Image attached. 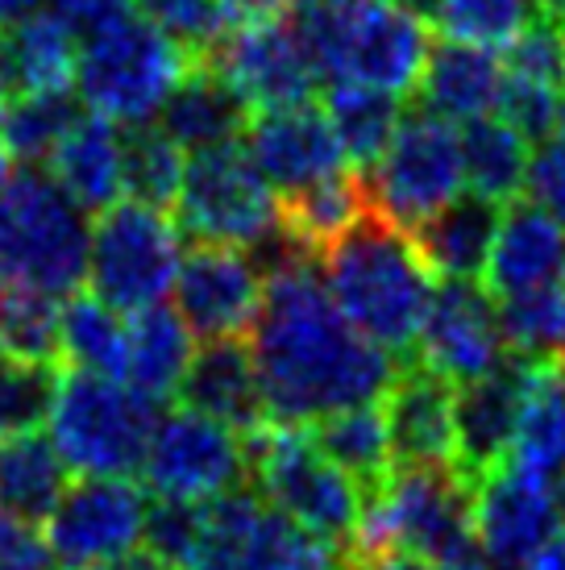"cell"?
I'll list each match as a JSON object with an SVG mask.
<instances>
[{
    "label": "cell",
    "mask_w": 565,
    "mask_h": 570,
    "mask_svg": "<svg viewBox=\"0 0 565 570\" xmlns=\"http://www.w3.org/2000/svg\"><path fill=\"white\" fill-rule=\"evenodd\" d=\"M250 358L267 416L279 425H316L333 412L375 404L404 366L341 317L313 254L287 238L270 246L267 292L250 325Z\"/></svg>",
    "instance_id": "cell-1"
},
{
    "label": "cell",
    "mask_w": 565,
    "mask_h": 570,
    "mask_svg": "<svg viewBox=\"0 0 565 570\" xmlns=\"http://www.w3.org/2000/svg\"><path fill=\"white\" fill-rule=\"evenodd\" d=\"M320 263H325V287L341 308V317L399 363L416 358V337L428 301L437 292V275L416 250L408 229L387 222L378 208H366L320 254Z\"/></svg>",
    "instance_id": "cell-2"
},
{
    "label": "cell",
    "mask_w": 565,
    "mask_h": 570,
    "mask_svg": "<svg viewBox=\"0 0 565 570\" xmlns=\"http://www.w3.org/2000/svg\"><path fill=\"white\" fill-rule=\"evenodd\" d=\"M296 33L333 83L408 96L428 63L424 21L395 0H296Z\"/></svg>",
    "instance_id": "cell-3"
},
{
    "label": "cell",
    "mask_w": 565,
    "mask_h": 570,
    "mask_svg": "<svg viewBox=\"0 0 565 570\" xmlns=\"http://www.w3.org/2000/svg\"><path fill=\"white\" fill-rule=\"evenodd\" d=\"M474 538V483L454 462L391 466L378 488L366 491L358 538L346 570L387 554H416L428 567L454 546Z\"/></svg>",
    "instance_id": "cell-4"
},
{
    "label": "cell",
    "mask_w": 565,
    "mask_h": 570,
    "mask_svg": "<svg viewBox=\"0 0 565 570\" xmlns=\"http://www.w3.org/2000/svg\"><path fill=\"white\" fill-rule=\"evenodd\" d=\"M246 450H250V479L262 491V500L320 541H329L346 562L349 546L358 538L366 491L337 462L320 454L308 425L267 421L246 438Z\"/></svg>",
    "instance_id": "cell-5"
},
{
    "label": "cell",
    "mask_w": 565,
    "mask_h": 570,
    "mask_svg": "<svg viewBox=\"0 0 565 570\" xmlns=\"http://www.w3.org/2000/svg\"><path fill=\"white\" fill-rule=\"evenodd\" d=\"M158 425V400L141 396L117 375L71 371L50 404V442L67 471L83 479H129L141 471Z\"/></svg>",
    "instance_id": "cell-6"
},
{
    "label": "cell",
    "mask_w": 565,
    "mask_h": 570,
    "mask_svg": "<svg viewBox=\"0 0 565 570\" xmlns=\"http://www.w3.org/2000/svg\"><path fill=\"white\" fill-rule=\"evenodd\" d=\"M88 222L50 171H21L0 191V279L71 296L88 275Z\"/></svg>",
    "instance_id": "cell-7"
},
{
    "label": "cell",
    "mask_w": 565,
    "mask_h": 570,
    "mask_svg": "<svg viewBox=\"0 0 565 570\" xmlns=\"http://www.w3.org/2000/svg\"><path fill=\"white\" fill-rule=\"evenodd\" d=\"M196 59L138 13L79 42L76 88L88 109L117 126H150Z\"/></svg>",
    "instance_id": "cell-8"
},
{
    "label": "cell",
    "mask_w": 565,
    "mask_h": 570,
    "mask_svg": "<svg viewBox=\"0 0 565 570\" xmlns=\"http://www.w3.org/2000/svg\"><path fill=\"white\" fill-rule=\"evenodd\" d=\"M184 267L179 225L155 205L117 200L96 217L88 234V284L117 313L155 308L175 292V275Z\"/></svg>",
    "instance_id": "cell-9"
},
{
    "label": "cell",
    "mask_w": 565,
    "mask_h": 570,
    "mask_svg": "<svg viewBox=\"0 0 565 570\" xmlns=\"http://www.w3.org/2000/svg\"><path fill=\"white\" fill-rule=\"evenodd\" d=\"M175 208L179 225L205 246L270 250L282 238L279 191L237 142L191 155Z\"/></svg>",
    "instance_id": "cell-10"
},
{
    "label": "cell",
    "mask_w": 565,
    "mask_h": 570,
    "mask_svg": "<svg viewBox=\"0 0 565 570\" xmlns=\"http://www.w3.org/2000/svg\"><path fill=\"white\" fill-rule=\"evenodd\" d=\"M184 570H346V562L254 491H229L200 504V533Z\"/></svg>",
    "instance_id": "cell-11"
},
{
    "label": "cell",
    "mask_w": 565,
    "mask_h": 570,
    "mask_svg": "<svg viewBox=\"0 0 565 570\" xmlns=\"http://www.w3.org/2000/svg\"><path fill=\"white\" fill-rule=\"evenodd\" d=\"M466 184V163H462V134L449 117L420 109L404 112L395 129L387 155L366 171V196L370 208H378L387 222L416 229L440 208L457 200Z\"/></svg>",
    "instance_id": "cell-12"
},
{
    "label": "cell",
    "mask_w": 565,
    "mask_h": 570,
    "mask_svg": "<svg viewBox=\"0 0 565 570\" xmlns=\"http://www.w3.org/2000/svg\"><path fill=\"white\" fill-rule=\"evenodd\" d=\"M141 475L158 500L208 504L237 491V483L250 475V450L237 429L196 409H179L158 416L155 438L141 459Z\"/></svg>",
    "instance_id": "cell-13"
},
{
    "label": "cell",
    "mask_w": 565,
    "mask_h": 570,
    "mask_svg": "<svg viewBox=\"0 0 565 570\" xmlns=\"http://www.w3.org/2000/svg\"><path fill=\"white\" fill-rule=\"evenodd\" d=\"M146 491L129 479H83L47 517V550L63 567L126 562L146 541Z\"/></svg>",
    "instance_id": "cell-14"
},
{
    "label": "cell",
    "mask_w": 565,
    "mask_h": 570,
    "mask_svg": "<svg viewBox=\"0 0 565 570\" xmlns=\"http://www.w3.org/2000/svg\"><path fill=\"white\" fill-rule=\"evenodd\" d=\"M557 488L503 459L474 483V538L499 570H519L557 533Z\"/></svg>",
    "instance_id": "cell-15"
},
{
    "label": "cell",
    "mask_w": 565,
    "mask_h": 570,
    "mask_svg": "<svg viewBox=\"0 0 565 570\" xmlns=\"http://www.w3.org/2000/svg\"><path fill=\"white\" fill-rule=\"evenodd\" d=\"M267 275L258 271L250 250L234 246H196L184 254V267L175 275V313L188 321V330L205 342L241 337L262 308Z\"/></svg>",
    "instance_id": "cell-16"
},
{
    "label": "cell",
    "mask_w": 565,
    "mask_h": 570,
    "mask_svg": "<svg viewBox=\"0 0 565 570\" xmlns=\"http://www.w3.org/2000/svg\"><path fill=\"white\" fill-rule=\"evenodd\" d=\"M503 354L507 342L487 287L474 279H440L416 337V363L433 366L449 383H470L487 375Z\"/></svg>",
    "instance_id": "cell-17"
},
{
    "label": "cell",
    "mask_w": 565,
    "mask_h": 570,
    "mask_svg": "<svg viewBox=\"0 0 565 570\" xmlns=\"http://www.w3.org/2000/svg\"><path fill=\"white\" fill-rule=\"evenodd\" d=\"M533 363V354L507 350L487 375L462 383V392L454 396V466L470 483H478L512 454Z\"/></svg>",
    "instance_id": "cell-18"
},
{
    "label": "cell",
    "mask_w": 565,
    "mask_h": 570,
    "mask_svg": "<svg viewBox=\"0 0 565 570\" xmlns=\"http://www.w3.org/2000/svg\"><path fill=\"white\" fill-rule=\"evenodd\" d=\"M241 138L254 167L279 196H291L349 167L329 112L316 109L313 100L287 105V109H262L258 117H250Z\"/></svg>",
    "instance_id": "cell-19"
},
{
    "label": "cell",
    "mask_w": 565,
    "mask_h": 570,
    "mask_svg": "<svg viewBox=\"0 0 565 570\" xmlns=\"http://www.w3.org/2000/svg\"><path fill=\"white\" fill-rule=\"evenodd\" d=\"M250 109H287L313 100L320 67L291 26L229 33L208 59Z\"/></svg>",
    "instance_id": "cell-20"
},
{
    "label": "cell",
    "mask_w": 565,
    "mask_h": 570,
    "mask_svg": "<svg viewBox=\"0 0 565 570\" xmlns=\"http://www.w3.org/2000/svg\"><path fill=\"white\" fill-rule=\"evenodd\" d=\"M565 279V225L536 200H507L490 242L483 287L490 301H516Z\"/></svg>",
    "instance_id": "cell-21"
},
{
    "label": "cell",
    "mask_w": 565,
    "mask_h": 570,
    "mask_svg": "<svg viewBox=\"0 0 565 570\" xmlns=\"http://www.w3.org/2000/svg\"><path fill=\"white\" fill-rule=\"evenodd\" d=\"M454 383L433 366H399L391 387L383 392V421L391 438V466L454 462Z\"/></svg>",
    "instance_id": "cell-22"
},
{
    "label": "cell",
    "mask_w": 565,
    "mask_h": 570,
    "mask_svg": "<svg viewBox=\"0 0 565 570\" xmlns=\"http://www.w3.org/2000/svg\"><path fill=\"white\" fill-rule=\"evenodd\" d=\"M47 163L50 179L83 213H105L126 196V134L100 112H79Z\"/></svg>",
    "instance_id": "cell-23"
},
{
    "label": "cell",
    "mask_w": 565,
    "mask_h": 570,
    "mask_svg": "<svg viewBox=\"0 0 565 570\" xmlns=\"http://www.w3.org/2000/svg\"><path fill=\"white\" fill-rule=\"evenodd\" d=\"M179 396H184L188 409L205 412V416H212L220 425L237 429L241 438L258 433L270 421L250 346H241V337L208 342L205 350H196Z\"/></svg>",
    "instance_id": "cell-24"
},
{
    "label": "cell",
    "mask_w": 565,
    "mask_h": 570,
    "mask_svg": "<svg viewBox=\"0 0 565 570\" xmlns=\"http://www.w3.org/2000/svg\"><path fill=\"white\" fill-rule=\"evenodd\" d=\"M420 105L428 112H440L449 121H474L487 117L499 105L503 92V63L499 55L474 42L440 38L428 47V63L416 83Z\"/></svg>",
    "instance_id": "cell-25"
},
{
    "label": "cell",
    "mask_w": 565,
    "mask_h": 570,
    "mask_svg": "<svg viewBox=\"0 0 565 570\" xmlns=\"http://www.w3.org/2000/svg\"><path fill=\"white\" fill-rule=\"evenodd\" d=\"M162 134L179 150H212V146L237 142L250 126V105L234 92V83L212 63H196L184 83L162 105Z\"/></svg>",
    "instance_id": "cell-26"
},
{
    "label": "cell",
    "mask_w": 565,
    "mask_h": 570,
    "mask_svg": "<svg viewBox=\"0 0 565 570\" xmlns=\"http://www.w3.org/2000/svg\"><path fill=\"white\" fill-rule=\"evenodd\" d=\"M79 67V38L54 13H33L0 38V80L9 96L71 92Z\"/></svg>",
    "instance_id": "cell-27"
},
{
    "label": "cell",
    "mask_w": 565,
    "mask_h": 570,
    "mask_svg": "<svg viewBox=\"0 0 565 570\" xmlns=\"http://www.w3.org/2000/svg\"><path fill=\"white\" fill-rule=\"evenodd\" d=\"M196 358V333L175 308H141L126 321V366L121 380L150 400H171Z\"/></svg>",
    "instance_id": "cell-28"
},
{
    "label": "cell",
    "mask_w": 565,
    "mask_h": 570,
    "mask_svg": "<svg viewBox=\"0 0 565 570\" xmlns=\"http://www.w3.org/2000/svg\"><path fill=\"white\" fill-rule=\"evenodd\" d=\"M499 222V200H487V196L470 191V196L449 200L437 217L416 225L412 242H416V250L424 254V263L433 267L437 279H478L483 267H487V254Z\"/></svg>",
    "instance_id": "cell-29"
},
{
    "label": "cell",
    "mask_w": 565,
    "mask_h": 570,
    "mask_svg": "<svg viewBox=\"0 0 565 570\" xmlns=\"http://www.w3.org/2000/svg\"><path fill=\"white\" fill-rule=\"evenodd\" d=\"M366 208H370L366 175L346 167V171L329 175L320 184H308V188L291 191V196H279L282 238L291 242L296 250L320 258Z\"/></svg>",
    "instance_id": "cell-30"
},
{
    "label": "cell",
    "mask_w": 565,
    "mask_h": 570,
    "mask_svg": "<svg viewBox=\"0 0 565 570\" xmlns=\"http://www.w3.org/2000/svg\"><path fill=\"white\" fill-rule=\"evenodd\" d=\"M67 491V462L47 433L0 438V512L17 521H47Z\"/></svg>",
    "instance_id": "cell-31"
},
{
    "label": "cell",
    "mask_w": 565,
    "mask_h": 570,
    "mask_svg": "<svg viewBox=\"0 0 565 570\" xmlns=\"http://www.w3.org/2000/svg\"><path fill=\"white\" fill-rule=\"evenodd\" d=\"M512 462L528 466L533 475L565 479V366L562 358H536L533 380L519 404L516 442H512Z\"/></svg>",
    "instance_id": "cell-32"
},
{
    "label": "cell",
    "mask_w": 565,
    "mask_h": 570,
    "mask_svg": "<svg viewBox=\"0 0 565 570\" xmlns=\"http://www.w3.org/2000/svg\"><path fill=\"white\" fill-rule=\"evenodd\" d=\"M325 112L337 129V142L346 150L349 167L366 175L387 155L395 129L404 121V100L391 92H378V88H366V83H329Z\"/></svg>",
    "instance_id": "cell-33"
},
{
    "label": "cell",
    "mask_w": 565,
    "mask_h": 570,
    "mask_svg": "<svg viewBox=\"0 0 565 570\" xmlns=\"http://www.w3.org/2000/svg\"><path fill=\"white\" fill-rule=\"evenodd\" d=\"M59 358L71 371L117 375L126 366V313L96 292H71L59 308Z\"/></svg>",
    "instance_id": "cell-34"
},
{
    "label": "cell",
    "mask_w": 565,
    "mask_h": 570,
    "mask_svg": "<svg viewBox=\"0 0 565 570\" xmlns=\"http://www.w3.org/2000/svg\"><path fill=\"white\" fill-rule=\"evenodd\" d=\"M320 454L333 459L361 491L378 488L391 471V438L383 421V404H358V409L333 412L325 421L308 425Z\"/></svg>",
    "instance_id": "cell-35"
},
{
    "label": "cell",
    "mask_w": 565,
    "mask_h": 570,
    "mask_svg": "<svg viewBox=\"0 0 565 570\" xmlns=\"http://www.w3.org/2000/svg\"><path fill=\"white\" fill-rule=\"evenodd\" d=\"M462 163H466V179L478 196L487 200H516L524 184H528V142L503 117L487 112L474 117L462 129Z\"/></svg>",
    "instance_id": "cell-36"
},
{
    "label": "cell",
    "mask_w": 565,
    "mask_h": 570,
    "mask_svg": "<svg viewBox=\"0 0 565 570\" xmlns=\"http://www.w3.org/2000/svg\"><path fill=\"white\" fill-rule=\"evenodd\" d=\"M59 308L54 296L0 279V350L17 363L59 358Z\"/></svg>",
    "instance_id": "cell-37"
},
{
    "label": "cell",
    "mask_w": 565,
    "mask_h": 570,
    "mask_svg": "<svg viewBox=\"0 0 565 570\" xmlns=\"http://www.w3.org/2000/svg\"><path fill=\"white\" fill-rule=\"evenodd\" d=\"M499 325L507 350L533 354V358H565V279L516 301H503Z\"/></svg>",
    "instance_id": "cell-38"
},
{
    "label": "cell",
    "mask_w": 565,
    "mask_h": 570,
    "mask_svg": "<svg viewBox=\"0 0 565 570\" xmlns=\"http://www.w3.org/2000/svg\"><path fill=\"white\" fill-rule=\"evenodd\" d=\"M79 117L71 92L59 96H9L0 109V138L9 142L13 159H50L54 142Z\"/></svg>",
    "instance_id": "cell-39"
},
{
    "label": "cell",
    "mask_w": 565,
    "mask_h": 570,
    "mask_svg": "<svg viewBox=\"0 0 565 570\" xmlns=\"http://www.w3.org/2000/svg\"><path fill=\"white\" fill-rule=\"evenodd\" d=\"M184 167H188L184 150L162 129L141 126L126 138V191L141 205H175L184 188Z\"/></svg>",
    "instance_id": "cell-40"
},
{
    "label": "cell",
    "mask_w": 565,
    "mask_h": 570,
    "mask_svg": "<svg viewBox=\"0 0 565 570\" xmlns=\"http://www.w3.org/2000/svg\"><path fill=\"white\" fill-rule=\"evenodd\" d=\"M536 0H445L440 30L445 38L474 42V47H512L533 26Z\"/></svg>",
    "instance_id": "cell-41"
},
{
    "label": "cell",
    "mask_w": 565,
    "mask_h": 570,
    "mask_svg": "<svg viewBox=\"0 0 565 570\" xmlns=\"http://www.w3.org/2000/svg\"><path fill=\"white\" fill-rule=\"evenodd\" d=\"M133 4H138L141 21L167 33L191 59H212L220 42L229 38L217 0H133Z\"/></svg>",
    "instance_id": "cell-42"
},
{
    "label": "cell",
    "mask_w": 565,
    "mask_h": 570,
    "mask_svg": "<svg viewBox=\"0 0 565 570\" xmlns=\"http://www.w3.org/2000/svg\"><path fill=\"white\" fill-rule=\"evenodd\" d=\"M59 380L50 363H9L0 366V438L4 433H30L47 425Z\"/></svg>",
    "instance_id": "cell-43"
},
{
    "label": "cell",
    "mask_w": 565,
    "mask_h": 570,
    "mask_svg": "<svg viewBox=\"0 0 565 570\" xmlns=\"http://www.w3.org/2000/svg\"><path fill=\"white\" fill-rule=\"evenodd\" d=\"M557 109H562V92L549 83L519 80L503 71V92L495 105V117H503L516 129L524 142H549V134L557 129Z\"/></svg>",
    "instance_id": "cell-44"
},
{
    "label": "cell",
    "mask_w": 565,
    "mask_h": 570,
    "mask_svg": "<svg viewBox=\"0 0 565 570\" xmlns=\"http://www.w3.org/2000/svg\"><path fill=\"white\" fill-rule=\"evenodd\" d=\"M200 533V504H175V500H158L146 517V541L141 550L146 558L162 570H184L188 554Z\"/></svg>",
    "instance_id": "cell-45"
},
{
    "label": "cell",
    "mask_w": 565,
    "mask_h": 570,
    "mask_svg": "<svg viewBox=\"0 0 565 570\" xmlns=\"http://www.w3.org/2000/svg\"><path fill=\"white\" fill-rule=\"evenodd\" d=\"M503 71H507V76H519V80L549 83V88H557V92L565 96V33L557 30L553 21H533V26L507 47Z\"/></svg>",
    "instance_id": "cell-46"
},
{
    "label": "cell",
    "mask_w": 565,
    "mask_h": 570,
    "mask_svg": "<svg viewBox=\"0 0 565 570\" xmlns=\"http://www.w3.org/2000/svg\"><path fill=\"white\" fill-rule=\"evenodd\" d=\"M528 200L549 208L553 217L565 225V138L557 142H541L536 159L528 163Z\"/></svg>",
    "instance_id": "cell-47"
},
{
    "label": "cell",
    "mask_w": 565,
    "mask_h": 570,
    "mask_svg": "<svg viewBox=\"0 0 565 570\" xmlns=\"http://www.w3.org/2000/svg\"><path fill=\"white\" fill-rule=\"evenodd\" d=\"M50 13L59 17L79 42H88L100 30L138 13V4L133 0H50Z\"/></svg>",
    "instance_id": "cell-48"
},
{
    "label": "cell",
    "mask_w": 565,
    "mask_h": 570,
    "mask_svg": "<svg viewBox=\"0 0 565 570\" xmlns=\"http://www.w3.org/2000/svg\"><path fill=\"white\" fill-rule=\"evenodd\" d=\"M0 570H50L47 541L33 533L30 521L0 512Z\"/></svg>",
    "instance_id": "cell-49"
},
{
    "label": "cell",
    "mask_w": 565,
    "mask_h": 570,
    "mask_svg": "<svg viewBox=\"0 0 565 570\" xmlns=\"http://www.w3.org/2000/svg\"><path fill=\"white\" fill-rule=\"evenodd\" d=\"M225 30L246 33V30H267V26H282L287 13H296V0H217Z\"/></svg>",
    "instance_id": "cell-50"
},
{
    "label": "cell",
    "mask_w": 565,
    "mask_h": 570,
    "mask_svg": "<svg viewBox=\"0 0 565 570\" xmlns=\"http://www.w3.org/2000/svg\"><path fill=\"white\" fill-rule=\"evenodd\" d=\"M433 570H499V567L487 558V550L478 546V538H470V541H462V546H454L445 558H437Z\"/></svg>",
    "instance_id": "cell-51"
},
{
    "label": "cell",
    "mask_w": 565,
    "mask_h": 570,
    "mask_svg": "<svg viewBox=\"0 0 565 570\" xmlns=\"http://www.w3.org/2000/svg\"><path fill=\"white\" fill-rule=\"evenodd\" d=\"M519 570H565V529H557Z\"/></svg>",
    "instance_id": "cell-52"
},
{
    "label": "cell",
    "mask_w": 565,
    "mask_h": 570,
    "mask_svg": "<svg viewBox=\"0 0 565 570\" xmlns=\"http://www.w3.org/2000/svg\"><path fill=\"white\" fill-rule=\"evenodd\" d=\"M42 4H47V0H0V30H9L17 21L42 13Z\"/></svg>",
    "instance_id": "cell-53"
},
{
    "label": "cell",
    "mask_w": 565,
    "mask_h": 570,
    "mask_svg": "<svg viewBox=\"0 0 565 570\" xmlns=\"http://www.w3.org/2000/svg\"><path fill=\"white\" fill-rule=\"evenodd\" d=\"M354 570H433L424 558L416 554H387V558H375V562H366V567H354Z\"/></svg>",
    "instance_id": "cell-54"
},
{
    "label": "cell",
    "mask_w": 565,
    "mask_h": 570,
    "mask_svg": "<svg viewBox=\"0 0 565 570\" xmlns=\"http://www.w3.org/2000/svg\"><path fill=\"white\" fill-rule=\"evenodd\" d=\"M395 4L416 17V21H424V26L440 21V9H445V0H395Z\"/></svg>",
    "instance_id": "cell-55"
},
{
    "label": "cell",
    "mask_w": 565,
    "mask_h": 570,
    "mask_svg": "<svg viewBox=\"0 0 565 570\" xmlns=\"http://www.w3.org/2000/svg\"><path fill=\"white\" fill-rule=\"evenodd\" d=\"M67 570H162V567H155V562H150V558L141 554L138 562H100V567H67Z\"/></svg>",
    "instance_id": "cell-56"
},
{
    "label": "cell",
    "mask_w": 565,
    "mask_h": 570,
    "mask_svg": "<svg viewBox=\"0 0 565 570\" xmlns=\"http://www.w3.org/2000/svg\"><path fill=\"white\" fill-rule=\"evenodd\" d=\"M536 4H541V9H545V17H549L553 26L565 33V0H536Z\"/></svg>",
    "instance_id": "cell-57"
},
{
    "label": "cell",
    "mask_w": 565,
    "mask_h": 570,
    "mask_svg": "<svg viewBox=\"0 0 565 570\" xmlns=\"http://www.w3.org/2000/svg\"><path fill=\"white\" fill-rule=\"evenodd\" d=\"M9 179H13V150H9V142L0 138V191H4Z\"/></svg>",
    "instance_id": "cell-58"
},
{
    "label": "cell",
    "mask_w": 565,
    "mask_h": 570,
    "mask_svg": "<svg viewBox=\"0 0 565 570\" xmlns=\"http://www.w3.org/2000/svg\"><path fill=\"white\" fill-rule=\"evenodd\" d=\"M557 512H562V521H565V479H557Z\"/></svg>",
    "instance_id": "cell-59"
},
{
    "label": "cell",
    "mask_w": 565,
    "mask_h": 570,
    "mask_svg": "<svg viewBox=\"0 0 565 570\" xmlns=\"http://www.w3.org/2000/svg\"><path fill=\"white\" fill-rule=\"evenodd\" d=\"M557 134L565 138V96H562V109H557Z\"/></svg>",
    "instance_id": "cell-60"
},
{
    "label": "cell",
    "mask_w": 565,
    "mask_h": 570,
    "mask_svg": "<svg viewBox=\"0 0 565 570\" xmlns=\"http://www.w3.org/2000/svg\"><path fill=\"white\" fill-rule=\"evenodd\" d=\"M4 105H9V92H4V80H0V109H4Z\"/></svg>",
    "instance_id": "cell-61"
},
{
    "label": "cell",
    "mask_w": 565,
    "mask_h": 570,
    "mask_svg": "<svg viewBox=\"0 0 565 570\" xmlns=\"http://www.w3.org/2000/svg\"><path fill=\"white\" fill-rule=\"evenodd\" d=\"M4 363H9V354H4V350H0V366H4Z\"/></svg>",
    "instance_id": "cell-62"
},
{
    "label": "cell",
    "mask_w": 565,
    "mask_h": 570,
    "mask_svg": "<svg viewBox=\"0 0 565 570\" xmlns=\"http://www.w3.org/2000/svg\"><path fill=\"white\" fill-rule=\"evenodd\" d=\"M562 366H565V358H562Z\"/></svg>",
    "instance_id": "cell-63"
}]
</instances>
